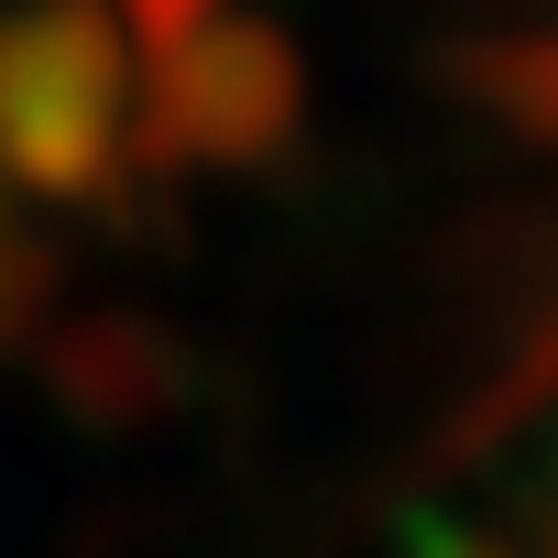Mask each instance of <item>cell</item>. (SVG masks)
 <instances>
[{
  "label": "cell",
  "mask_w": 558,
  "mask_h": 558,
  "mask_svg": "<svg viewBox=\"0 0 558 558\" xmlns=\"http://www.w3.org/2000/svg\"><path fill=\"white\" fill-rule=\"evenodd\" d=\"M132 143V45L110 0H0V175L99 208Z\"/></svg>",
  "instance_id": "6da1fadb"
},
{
  "label": "cell",
  "mask_w": 558,
  "mask_h": 558,
  "mask_svg": "<svg viewBox=\"0 0 558 558\" xmlns=\"http://www.w3.org/2000/svg\"><path fill=\"white\" fill-rule=\"evenodd\" d=\"M307 132V56L286 23L263 12H219L197 23L175 56H154V88L132 110V143H121V175H175V165H219V175H252V165H286Z\"/></svg>",
  "instance_id": "7a4b0ae2"
},
{
  "label": "cell",
  "mask_w": 558,
  "mask_h": 558,
  "mask_svg": "<svg viewBox=\"0 0 558 558\" xmlns=\"http://www.w3.org/2000/svg\"><path fill=\"white\" fill-rule=\"evenodd\" d=\"M45 395L88 438H143L186 405V340L154 307H77L45 318Z\"/></svg>",
  "instance_id": "3957f363"
},
{
  "label": "cell",
  "mask_w": 558,
  "mask_h": 558,
  "mask_svg": "<svg viewBox=\"0 0 558 558\" xmlns=\"http://www.w3.org/2000/svg\"><path fill=\"white\" fill-rule=\"evenodd\" d=\"M449 88L482 121H504L525 143H558V34H482V45L449 56Z\"/></svg>",
  "instance_id": "277c9868"
},
{
  "label": "cell",
  "mask_w": 558,
  "mask_h": 558,
  "mask_svg": "<svg viewBox=\"0 0 558 558\" xmlns=\"http://www.w3.org/2000/svg\"><path fill=\"white\" fill-rule=\"evenodd\" d=\"M56 296H66V263H56V241L0 219V362H12L23 340H45Z\"/></svg>",
  "instance_id": "5b68a950"
},
{
  "label": "cell",
  "mask_w": 558,
  "mask_h": 558,
  "mask_svg": "<svg viewBox=\"0 0 558 558\" xmlns=\"http://www.w3.org/2000/svg\"><path fill=\"white\" fill-rule=\"evenodd\" d=\"M110 23H121V45H143V56H175L197 23H219V0H110Z\"/></svg>",
  "instance_id": "8992f818"
},
{
  "label": "cell",
  "mask_w": 558,
  "mask_h": 558,
  "mask_svg": "<svg viewBox=\"0 0 558 558\" xmlns=\"http://www.w3.org/2000/svg\"><path fill=\"white\" fill-rule=\"evenodd\" d=\"M514 536H525V558H558V438L514 471Z\"/></svg>",
  "instance_id": "52a82bcc"
},
{
  "label": "cell",
  "mask_w": 558,
  "mask_h": 558,
  "mask_svg": "<svg viewBox=\"0 0 558 558\" xmlns=\"http://www.w3.org/2000/svg\"><path fill=\"white\" fill-rule=\"evenodd\" d=\"M405 558H525V547H504V536H482L460 514H416L405 525Z\"/></svg>",
  "instance_id": "ba28073f"
}]
</instances>
